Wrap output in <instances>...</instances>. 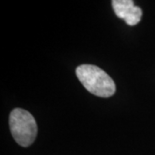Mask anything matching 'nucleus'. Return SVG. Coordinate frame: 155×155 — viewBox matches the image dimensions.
Masks as SVG:
<instances>
[{
	"instance_id": "f257e3e1",
	"label": "nucleus",
	"mask_w": 155,
	"mask_h": 155,
	"mask_svg": "<svg viewBox=\"0 0 155 155\" xmlns=\"http://www.w3.org/2000/svg\"><path fill=\"white\" fill-rule=\"evenodd\" d=\"M76 75L84 87L91 94L109 97L115 94L116 84L107 72L94 65H81L76 69Z\"/></svg>"
},
{
	"instance_id": "f03ea898",
	"label": "nucleus",
	"mask_w": 155,
	"mask_h": 155,
	"mask_svg": "<svg viewBox=\"0 0 155 155\" xmlns=\"http://www.w3.org/2000/svg\"><path fill=\"white\" fill-rule=\"evenodd\" d=\"M10 128L17 144L27 147L36 138L37 125L34 116L22 109H14L10 114Z\"/></svg>"
},
{
	"instance_id": "7ed1b4c3",
	"label": "nucleus",
	"mask_w": 155,
	"mask_h": 155,
	"mask_svg": "<svg viewBox=\"0 0 155 155\" xmlns=\"http://www.w3.org/2000/svg\"><path fill=\"white\" fill-rule=\"evenodd\" d=\"M111 4L116 16L123 19L128 25L134 26L140 21L142 11L134 5L132 0H113Z\"/></svg>"
}]
</instances>
